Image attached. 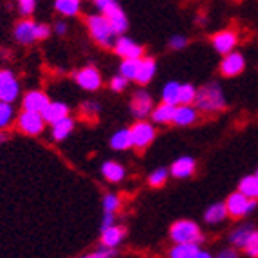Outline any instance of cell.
Here are the masks:
<instances>
[{"mask_svg": "<svg viewBox=\"0 0 258 258\" xmlns=\"http://www.w3.org/2000/svg\"><path fill=\"white\" fill-rule=\"evenodd\" d=\"M194 103H195V107H197V110L217 112V110L226 108V98H224V94H222V89H220L217 83H208L201 91H197Z\"/></svg>", "mask_w": 258, "mask_h": 258, "instance_id": "1", "label": "cell"}, {"mask_svg": "<svg viewBox=\"0 0 258 258\" xmlns=\"http://www.w3.org/2000/svg\"><path fill=\"white\" fill-rule=\"evenodd\" d=\"M96 6L101 11V15L110 22V26L116 35L125 33L126 27H128V20H126L125 11L119 8L116 0H96Z\"/></svg>", "mask_w": 258, "mask_h": 258, "instance_id": "2", "label": "cell"}, {"mask_svg": "<svg viewBox=\"0 0 258 258\" xmlns=\"http://www.w3.org/2000/svg\"><path fill=\"white\" fill-rule=\"evenodd\" d=\"M87 26L91 31V36L103 47H112L114 45V29H112L110 22L103 17V15H92L89 20H87Z\"/></svg>", "mask_w": 258, "mask_h": 258, "instance_id": "3", "label": "cell"}, {"mask_svg": "<svg viewBox=\"0 0 258 258\" xmlns=\"http://www.w3.org/2000/svg\"><path fill=\"white\" fill-rule=\"evenodd\" d=\"M170 237L175 244L179 242H201L203 240V233L197 224L191 220H177L170 228Z\"/></svg>", "mask_w": 258, "mask_h": 258, "instance_id": "4", "label": "cell"}, {"mask_svg": "<svg viewBox=\"0 0 258 258\" xmlns=\"http://www.w3.org/2000/svg\"><path fill=\"white\" fill-rule=\"evenodd\" d=\"M254 206H256V199L245 197L242 191L231 194L228 197V201H226V210H228V215L235 217V219L251 213V211L254 210Z\"/></svg>", "mask_w": 258, "mask_h": 258, "instance_id": "5", "label": "cell"}, {"mask_svg": "<svg viewBox=\"0 0 258 258\" xmlns=\"http://www.w3.org/2000/svg\"><path fill=\"white\" fill-rule=\"evenodd\" d=\"M17 125L27 136H38V134H42L43 126H45V119H43L42 112L24 110L18 116Z\"/></svg>", "mask_w": 258, "mask_h": 258, "instance_id": "6", "label": "cell"}, {"mask_svg": "<svg viewBox=\"0 0 258 258\" xmlns=\"http://www.w3.org/2000/svg\"><path fill=\"white\" fill-rule=\"evenodd\" d=\"M130 136H132V147L143 150L155 139V128L147 121H138L130 128Z\"/></svg>", "mask_w": 258, "mask_h": 258, "instance_id": "7", "label": "cell"}, {"mask_svg": "<svg viewBox=\"0 0 258 258\" xmlns=\"http://www.w3.org/2000/svg\"><path fill=\"white\" fill-rule=\"evenodd\" d=\"M18 98V82L11 71H0V101L13 103Z\"/></svg>", "mask_w": 258, "mask_h": 258, "instance_id": "8", "label": "cell"}, {"mask_svg": "<svg viewBox=\"0 0 258 258\" xmlns=\"http://www.w3.org/2000/svg\"><path fill=\"white\" fill-rule=\"evenodd\" d=\"M244 67H245L244 56H242L240 52H235V51L224 54L222 61H220V73H222L226 78L238 76V74L244 71Z\"/></svg>", "mask_w": 258, "mask_h": 258, "instance_id": "9", "label": "cell"}, {"mask_svg": "<svg viewBox=\"0 0 258 258\" xmlns=\"http://www.w3.org/2000/svg\"><path fill=\"white\" fill-rule=\"evenodd\" d=\"M76 82L85 91H98L101 87V74L96 67H83L76 73Z\"/></svg>", "mask_w": 258, "mask_h": 258, "instance_id": "10", "label": "cell"}, {"mask_svg": "<svg viewBox=\"0 0 258 258\" xmlns=\"http://www.w3.org/2000/svg\"><path fill=\"white\" fill-rule=\"evenodd\" d=\"M172 258H208L210 253H204L199 247V242H179L170 251Z\"/></svg>", "mask_w": 258, "mask_h": 258, "instance_id": "11", "label": "cell"}, {"mask_svg": "<svg viewBox=\"0 0 258 258\" xmlns=\"http://www.w3.org/2000/svg\"><path fill=\"white\" fill-rule=\"evenodd\" d=\"M211 43H213V47H215L217 52L228 54V52H231L233 47L237 45V33L231 29H224L211 38Z\"/></svg>", "mask_w": 258, "mask_h": 258, "instance_id": "12", "label": "cell"}, {"mask_svg": "<svg viewBox=\"0 0 258 258\" xmlns=\"http://www.w3.org/2000/svg\"><path fill=\"white\" fill-rule=\"evenodd\" d=\"M114 49L121 58H143V47L126 36H119L117 42L114 43Z\"/></svg>", "mask_w": 258, "mask_h": 258, "instance_id": "13", "label": "cell"}, {"mask_svg": "<svg viewBox=\"0 0 258 258\" xmlns=\"http://www.w3.org/2000/svg\"><path fill=\"white\" fill-rule=\"evenodd\" d=\"M152 108H154V103H152V98L147 94L145 91L136 92L132 99V114L138 119H145L148 114H152Z\"/></svg>", "mask_w": 258, "mask_h": 258, "instance_id": "14", "label": "cell"}, {"mask_svg": "<svg viewBox=\"0 0 258 258\" xmlns=\"http://www.w3.org/2000/svg\"><path fill=\"white\" fill-rule=\"evenodd\" d=\"M36 26L38 24H35V22L31 20H22L17 24V27H15V38H17V42L24 43V45H29V43L36 42Z\"/></svg>", "mask_w": 258, "mask_h": 258, "instance_id": "15", "label": "cell"}, {"mask_svg": "<svg viewBox=\"0 0 258 258\" xmlns=\"http://www.w3.org/2000/svg\"><path fill=\"white\" fill-rule=\"evenodd\" d=\"M47 103H49V98L40 91L27 92L24 96V101H22L24 110H33V112H42L43 108L47 107Z\"/></svg>", "mask_w": 258, "mask_h": 258, "instance_id": "16", "label": "cell"}, {"mask_svg": "<svg viewBox=\"0 0 258 258\" xmlns=\"http://www.w3.org/2000/svg\"><path fill=\"white\" fill-rule=\"evenodd\" d=\"M123 238H125V228H121V226L112 224L108 228L101 229V244L105 247H116Z\"/></svg>", "mask_w": 258, "mask_h": 258, "instance_id": "17", "label": "cell"}, {"mask_svg": "<svg viewBox=\"0 0 258 258\" xmlns=\"http://www.w3.org/2000/svg\"><path fill=\"white\" fill-rule=\"evenodd\" d=\"M42 116L45 119V123H56L61 117L69 116V108L65 103H58V101H49L47 107L42 110Z\"/></svg>", "mask_w": 258, "mask_h": 258, "instance_id": "18", "label": "cell"}, {"mask_svg": "<svg viewBox=\"0 0 258 258\" xmlns=\"http://www.w3.org/2000/svg\"><path fill=\"white\" fill-rule=\"evenodd\" d=\"M195 119H197V108L195 107L184 103H181V107H175V112H173V123L175 125L179 126L191 125Z\"/></svg>", "mask_w": 258, "mask_h": 258, "instance_id": "19", "label": "cell"}, {"mask_svg": "<svg viewBox=\"0 0 258 258\" xmlns=\"http://www.w3.org/2000/svg\"><path fill=\"white\" fill-rule=\"evenodd\" d=\"M195 172V161L191 157H179L175 163L172 164V175L177 179H186L191 177Z\"/></svg>", "mask_w": 258, "mask_h": 258, "instance_id": "20", "label": "cell"}, {"mask_svg": "<svg viewBox=\"0 0 258 258\" xmlns=\"http://www.w3.org/2000/svg\"><path fill=\"white\" fill-rule=\"evenodd\" d=\"M154 76H155V60L154 58H141L136 82H138L139 85H147V83L152 82Z\"/></svg>", "mask_w": 258, "mask_h": 258, "instance_id": "21", "label": "cell"}, {"mask_svg": "<svg viewBox=\"0 0 258 258\" xmlns=\"http://www.w3.org/2000/svg\"><path fill=\"white\" fill-rule=\"evenodd\" d=\"M173 112H175V105H170V103H161L159 107L152 108V119L155 123H173Z\"/></svg>", "mask_w": 258, "mask_h": 258, "instance_id": "22", "label": "cell"}, {"mask_svg": "<svg viewBox=\"0 0 258 258\" xmlns=\"http://www.w3.org/2000/svg\"><path fill=\"white\" fill-rule=\"evenodd\" d=\"M101 173L105 175L107 181L119 182V181H123V177H125V168L121 166L119 163H116V161H107V163H103V166H101Z\"/></svg>", "mask_w": 258, "mask_h": 258, "instance_id": "23", "label": "cell"}, {"mask_svg": "<svg viewBox=\"0 0 258 258\" xmlns=\"http://www.w3.org/2000/svg\"><path fill=\"white\" fill-rule=\"evenodd\" d=\"M73 128H74L73 117H69V116L61 117V119H58L56 123H52V138H54L56 141H61V139H65L73 132Z\"/></svg>", "mask_w": 258, "mask_h": 258, "instance_id": "24", "label": "cell"}, {"mask_svg": "<svg viewBox=\"0 0 258 258\" xmlns=\"http://www.w3.org/2000/svg\"><path fill=\"white\" fill-rule=\"evenodd\" d=\"M110 147L114 150H128L132 147V136H130V128L117 130L110 139Z\"/></svg>", "mask_w": 258, "mask_h": 258, "instance_id": "25", "label": "cell"}, {"mask_svg": "<svg viewBox=\"0 0 258 258\" xmlns=\"http://www.w3.org/2000/svg\"><path fill=\"white\" fill-rule=\"evenodd\" d=\"M228 217V210H226V203H219V204H213V206H210L206 210V213H204V219H206V222L210 224H217V222H222L224 219Z\"/></svg>", "mask_w": 258, "mask_h": 258, "instance_id": "26", "label": "cell"}, {"mask_svg": "<svg viewBox=\"0 0 258 258\" xmlns=\"http://www.w3.org/2000/svg\"><path fill=\"white\" fill-rule=\"evenodd\" d=\"M139 63H141V58H123L119 65V74H123L128 80H136Z\"/></svg>", "mask_w": 258, "mask_h": 258, "instance_id": "27", "label": "cell"}, {"mask_svg": "<svg viewBox=\"0 0 258 258\" xmlns=\"http://www.w3.org/2000/svg\"><path fill=\"white\" fill-rule=\"evenodd\" d=\"M238 191L245 195V197L249 199H258V179L256 175H249V177H244L238 184Z\"/></svg>", "mask_w": 258, "mask_h": 258, "instance_id": "28", "label": "cell"}, {"mask_svg": "<svg viewBox=\"0 0 258 258\" xmlns=\"http://www.w3.org/2000/svg\"><path fill=\"white\" fill-rule=\"evenodd\" d=\"M179 96H181V83L170 82L163 89V101L170 105H179Z\"/></svg>", "mask_w": 258, "mask_h": 258, "instance_id": "29", "label": "cell"}, {"mask_svg": "<svg viewBox=\"0 0 258 258\" xmlns=\"http://www.w3.org/2000/svg\"><path fill=\"white\" fill-rule=\"evenodd\" d=\"M54 8L65 17H74L80 11V0H56Z\"/></svg>", "mask_w": 258, "mask_h": 258, "instance_id": "30", "label": "cell"}, {"mask_svg": "<svg viewBox=\"0 0 258 258\" xmlns=\"http://www.w3.org/2000/svg\"><path fill=\"white\" fill-rule=\"evenodd\" d=\"M251 231H253V228H251V226H242V228L235 229V231L231 233L233 245H237V247H242V249H244L245 242H247V238H249Z\"/></svg>", "mask_w": 258, "mask_h": 258, "instance_id": "31", "label": "cell"}, {"mask_svg": "<svg viewBox=\"0 0 258 258\" xmlns=\"http://www.w3.org/2000/svg\"><path fill=\"white\" fill-rule=\"evenodd\" d=\"M13 121V107L8 101H0V128H6Z\"/></svg>", "mask_w": 258, "mask_h": 258, "instance_id": "32", "label": "cell"}, {"mask_svg": "<svg viewBox=\"0 0 258 258\" xmlns=\"http://www.w3.org/2000/svg\"><path fill=\"white\" fill-rule=\"evenodd\" d=\"M195 96H197V89L194 85H181V96H179V105H194Z\"/></svg>", "mask_w": 258, "mask_h": 258, "instance_id": "33", "label": "cell"}, {"mask_svg": "<svg viewBox=\"0 0 258 258\" xmlns=\"http://www.w3.org/2000/svg\"><path fill=\"white\" fill-rule=\"evenodd\" d=\"M166 179H168V170H164V168H157L155 172L150 173L148 182H150V186H154V188H161V186L166 182Z\"/></svg>", "mask_w": 258, "mask_h": 258, "instance_id": "34", "label": "cell"}, {"mask_svg": "<svg viewBox=\"0 0 258 258\" xmlns=\"http://www.w3.org/2000/svg\"><path fill=\"white\" fill-rule=\"evenodd\" d=\"M245 253L249 254V256H258V231H251L249 238L245 242Z\"/></svg>", "mask_w": 258, "mask_h": 258, "instance_id": "35", "label": "cell"}, {"mask_svg": "<svg viewBox=\"0 0 258 258\" xmlns=\"http://www.w3.org/2000/svg\"><path fill=\"white\" fill-rule=\"evenodd\" d=\"M103 210L105 211H110V213H116L119 210V197L116 195H105L103 197Z\"/></svg>", "mask_w": 258, "mask_h": 258, "instance_id": "36", "label": "cell"}, {"mask_svg": "<svg viewBox=\"0 0 258 258\" xmlns=\"http://www.w3.org/2000/svg\"><path fill=\"white\" fill-rule=\"evenodd\" d=\"M126 85H128V78H125L123 74H119V76H114V78H112V82H110V89H112V91H116V92L125 91Z\"/></svg>", "mask_w": 258, "mask_h": 258, "instance_id": "37", "label": "cell"}, {"mask_svg": "<svg viewBox=\"0 0 258 258\" xmlns=\"http://www.w3.org/2000/svg\"><path fill=\"white\" fill-rule=\"evenodd\" d=\"M82 114L83 116L89 117H96L99 114V105L92 103V101H87V103L82 105Z\"/></svg>", "mask_w": 258, "mask_h": 258, "instance_id": "38", "label": "cell"}, {"mask_svg": "<svg viewBox=\"0 0 258 258\" xmlns=\"http://www.w3.org/2000/svg\"><path fill=\"white\" fill-rule=\"evenodd\" d=\"M18 4H20V13L26 17H29L35 11V0H18Z\"/></svg>", "mask_w": 258, "mask_h": 258, "instance_id": "39", "label": "cell"}, {"mask_svg": "<svg viewBox=\"0 0 258 258\" xmlns=\"http://www.w3.org/2000/svg\"><path fill=\"white\" fill-rule=\"evenodd\" d=\"M186 43H188V40H186L184 36H181V35H177V36H173V38H170V47H172V49H182V47H186Z\"/></svg>", "mask_w": 258, "mask_h": 258, "instance_id": "40", "label": "cell"}, {"mask_svg": "<svg viewBox=\"0 0 258 258\" xmlns=\"http://www.w3.org/2000/svg\"><path fill=\"white\" fill-rule=\"evenodd\" d=\"M49 33H51V29H49V26H36V38H38V40L47 38Z\"/></svg>", "mask_w": 258, "mask_h": 258, "instance_id": "41", "label": "cell"}, {"mask_svg": "<svg viewBox=\"0 0 258 258\" xmlns=\"http://www.w3.org/2000/svg\"><path fill=\"white\" fill-rule=\"evenodd\" d=\"M114 254H116V251H114V249H108V251L101 249V251H96V253H92L91 256L92 258H105V256H114Z\"/></svg>", "mask_w": 258, "mask_h": 258, "instance_id": "42", "label": "cell"}, {"mask_svg": "<svg viewBox=\"0 0 258 258\" xmlns=\"http://www.w3.org/2000/svg\"><path fill=\"white\" fill-rule=\"evenodd\" d=\"M112 224H114V213L105 211V219H103V224H101V229L108 228V226H112Z\"/></svg>", "mask_w": 258, "mask_h": 258, "instance_id": "43", "label": "cell"}, {"mask_svg": "<svg viewBox=\"0 0 258 258\" xmlns=\"http://www.w3.org/2000/svg\"><path fill=\"white\" fill-rule=\"evenodd\" d=\"M54 31L58 35H65V33H67V24H65V22H58L54 26Z\"/></svg>", "mask_w": 258, "mask_h": 258, "instance_id": "44", "label": "cell"}, {"mask_svg": "<svg viewBox=\"0 0 258 258\" xmlns=\"http://www.w3.org/2000/svg\"><path fill=\"white\" fill-rule=\"evenodd\" d=\"M220 256H237V253H235V251H222V253H220Z\"/></svg>", "mask_w": 258, "mask_h": 258, "instance_id": "45", "label": "cell"}, {"mask_svg": "<svg viewBox=\"0 0 258 258\" xmlns=\"http://www.w3.org/2000/svg\"><path fill=\"white\" fill-rule=\"evenodd\" d=\"M4 139H6V138H4V136H2V134H0V143L4 141Z\"/></svg>", "mask_w": 258, "mask_h": 258, "instance_id": "46", "label": "cell"}, {"mask_svg": "<svg viewBox=\"0 0 258 258\" xmlns=\"http://www.w3.org/2000/svg\"><path fill=\"white\" fill-rule=\"evenodd\" d=\"M256 175H258V172H256Z\"/></svg>", "mask_w": 258, "mask_h": 258, "instance_id": "47", "label": "cell"}]
</instances>
